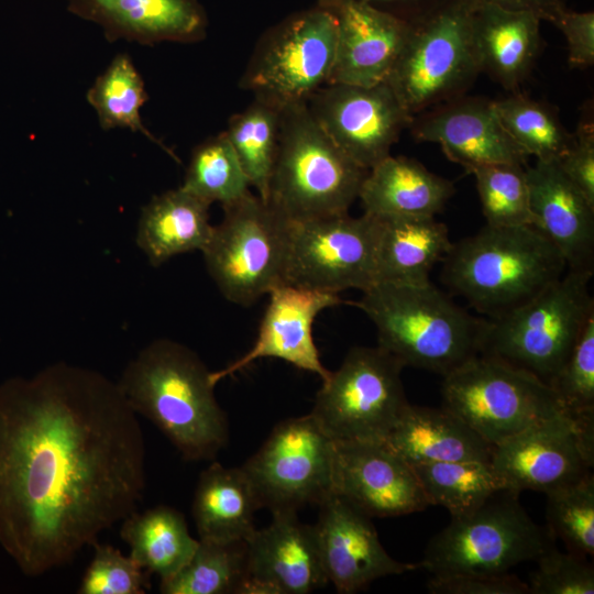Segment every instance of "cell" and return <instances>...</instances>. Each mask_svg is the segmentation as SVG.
<instances>
[{
  "instance_id": "obj_1",
  "label": "cell",
  "mask_w": 594,
  "mask_h": 594,
  "mask_svg": "<svg viewBox=\"0 0 594 594\" xmlns=\"http://www.w3.org/2000/svg\"><path fill=\"white\" fill-rule=\"evenodd\" d=\"M145 441L118 382L57 362L0 384V546L26 576L138 510Z\"/></svg>"
},
{
  "instance_id": "obj_2",
  "label": "cell",
  "mask_w": 594,
  "mask_h": 594,
  "mask_svg": "<svg viewBox=\"0 0 594 594\" xmlns=\"http://www.w3.org/2000/svg\"><path fill=\"white\" fill-rule=\"evenodd\" d=\"M211 373L189 348L158 339L129 362L118 385L134 413L156 426L184 460L206 461L229 440Z\"/></svg>"
},
{
  "instance_id": "obj_3",
  "label": "cell",
  "mask_w": 594,
  "mask_h": 594,
  "mask_svg": "<svg viewBox=\"0 0 594 594\" xmlns=\"http://www.w3.org/2000/svg\"><path fill=\"white\" fill-rule=\"evenodd\" d=\"M355 302L374 323L378 346L405 366L442 376L482 350L488 319L471 315L431 282L375 283Z\"/></svg>"
},
{
  "instance_id": "obj_4",
  "label": "cell",
  "mask_w": 594,
  "mask_h": 594,
  "mask_svg": "<svg viewBox=\"0 0 594 594\" xmlns=\"http://www.w3.org/2000/svg\"><path fill=\"white\" fill-rule=\"evenodd\" d=\"M442 263L443 284L488 319L520 307L568 270L558 249L532 226L485 224L452 242Z\"/></svg>"
},
{
  "instance_id": "obj_5",
  "label": "cell",
  "mask_w": 594,
  "mask_h": 594,
  "mask_svg": "<svg viewBox=\"0 0 594 594\" xmlns=\"http://www.w3.org/2000/svg\"><path fill=\"white\" fill-rule=\"evenodd\" d=\"M367 169L324 132L306 101L280 108L276 160L266 201L290 221L348 212Z\"/></svg>"
},
{
  "instance_id": "obj_6",
  "label": "cell",
  "mask_w": 594,
  "mask_h": 594,
  "mask_svg": "<svg viewBox=\"0 0 594 594\" xmlns=\"http://www.w3.org/2000/svg\"><path fill=\"white\" fill-rule=\"evenodd\" d=\"M470 0H431L409 14L400 54L386 80L415 117L463 95L481 73Z\"/></svg>"
},
{
  "instance_id": "obj_7",
  "label": "cell",
  "mask_w": 594,
  "mask_h": 594,
  "mask_svg": "<svg viewBox=\"0 0 594 594\" xmlns=\"http://www.w3.org/2000/svg\"><path fill=\"white\" fill-rule=\"evenodd\" d=\"M592 275L566 270L520 307L488 319L480 354L503 360L550 385L594 316Z\"/></svg>"
},
{
  "instance_id": "obj_8",
  "label": "cell",
  "mask_w": 594,
  "mask_h": 594,
  "mask_svg": "<svg viewBox=\"0 0 594 594\" xmlns=\"http://www.w3.org/2000/svg\"><path fill=\"white\" fill-rule=\"evenodd\" d=\"M518 496L501 490L473 512L451 517L430 539L420 569L433 576L495 574L536 560L553 538L529 517Z\"/></svg>"
},
{
  "instance_id": "obj_9",
  "label": "cell",
  "mask_w": 594,
  "mask_h": 594,
  "mask_svg": "<svg viewBox=\"0 0 594 594\" xmlns=\"http://www.w3.org/2000/svg\"><path fill=\"white\" fill-rule=\"evenodd\" d=\"M222 208L223 219L201 252L224 298L250 306L285 284L290 220L251 193Z\"/></svg>"
},
{
  "instance_id": "obj_10",
  "label": "cell",
  "mask_w": 594,
  "mask_h": 594,
  "mask_svg": "<svg viewBox=\"0 0 594 594\" xmlns=\"http://www.w3.org/2000/svg\"><path fill=\"white\" fill-rule=\"evenodd\" d=\"M442 377V408L493 447L565 411L549 385L490 355L479 354Z\"/></svg>"
},
{
  "instance_id": "obj_11",
  "label": "cell",
  "mask_w": 594,
  "mask_h": 594,
  "mask_svg": "<svg viewBox=\"0 0 594 594\" xmlns=\"http://www.w3.org/2000/svg\"><path fill=\"white\" fill-rule=\"evenodd\" d=\"M404 367L378 345L352 348L322 381L310 415L336 442L385 441L409 404Z\"/></svg>"
},
{
  "instance_id": "obj_12",
  "label": "cell",
  "mask_w": 594,
  "mask_h": 594,
  "mask_svg": "<svg viewBox=\"0 0 594 594\" xmlns=\"http://www.w3.org/2000/svg\"><path fill=\"white\" fill-rule=\"evenodd\" d=\"M337 21L322 6L296 13L258 43L241 85L279 109L328 84L336 58Z\"/></svg>"
},
{
  "instance_id": "obj_13",
  "label": "cell",
  "mask_w": 594,
  "mask_h": 594,
  "mask_svg": "<svg viewBox=\"0 0 594 594\" xmlns=\"http://www.w3.org/2000/svg\"><path fill=\"white\" fill-rule=\"evenodd\" d=\"M336 443L308 414L277 424L241 469L261 508L296 512L332 494Z\"/></svg>"
},
{
  "instance_id": "obj_14",
  "label": "cell",
  "mask_w": 594,
  "mask_h": 594,
  "mask_svg": "<svg viewBox=\"0 0 594 594\" xmlns=\"http://www.w3.org/2000/svg\"><path fill=\"white\" fill-rule=\"evenodd\" d=\"M378 220L345 213L290 221L285 284L337 293L376 282Z\"/></svg>"
},
{
  "instance_id": "obj_15",
  "label": "cell",
  "mask_w": 594,
  "mask_h": 594,
  "mask_svg": "<svg viewBox=\"0 0 594 594\" xmlns=\"http://www.w3.org/2000/svg\"><path fill=\"white\" fill-rule=\"evenodd\" d=\"M491 463L507 490L548 493L579 481L594 464V414L566 411L493 447Z\"/></svg>"
},
{
  "instance_id": "obj_16",
  "label": "cell",
  "mask_w": 594,
  "mask_h": 594,
  "mask_svg": "<svg viewBox=\"0 0 594 594\" xmlns=\"http://www.w3.org/2000/svg\"><path fill=\"white\" fill-rule=\"evenodd\" d=\"M307 105L330 139L367 170L391 155L414 118L386 81L374 86L326 84Z\"/></svg>"
},
{
  "instance_id": "obj_17",
  "label": "cell",
  "mask_w": 594,
  "mask_h": 594,
  "mask_svg": "<svg viewBox=\"0 0 594 594\" xmlns=\"http://www.w3.org/2000/svg\"><path fill=\"white\" fill-rule=\"evenodd\" d=\"M334 443L332 493L371 518L408 515L429 506L414 468L385 441Z\"/></svg>"
},
{
  "instance_id": "obj_18",
  "label": "cell",
  "mask_w": 594,
  "mask_h": 594,
  "mask_svg": "<svg viewBox=\"0 0 594 594\" xmlns=\"http://www.w3.org/2000/svg\"><path fill=\"white\" fill-rule=\"evenodd\" d=\"M314 526L329 583L340 594H352L373 581L420 569L400 562L383 548L371 517L332 493L320 504Z\"/></svg>"
},
{
  "instance_id": "obj_19",
  "label": "cell",
  "mask_w": 594,
  "mask_h": 594,
  "mask_svg": "<svg viewBox=\"0 0 594 594\" xmlns=\"http://www.w3.org/2000/svg\"><path fill=\"white\" fill-rule=\"evenodd\" d=\"M272 516L246 539L248 575L237 594H307L327 585L315 527L296 512Z\"/></svg>"
},
{
  "instance_id": "obj_20",
  "label": "cell",
  "mask_w": 594,
  "mask_h": 594,
  "mask_svg": "<svg viewBox=\"0 0 594 594\" xmlns=\"http://www.w3.org/2000/svg\"><path fill=\"white\" fill-rule=\"evenodd\" d=\"M420 142L440 145L468 173L476 166L512 163L527 166V155L499 122L493 100L463 95L416 114L409 125Z\"/></svg>"
},
{
  "instance_id": "obj_21",
  "label": "cell",
  "mask_w": 594,
  "mask_h": 594,
  "mask_svg": "<svg viewBox=\"0 0 594 594\" xmlns=\"http://www.w3.org/2000/svg\"><path fill=\"white\" fill-rule=\"evenodd\" d=\"M268 295L270 301L254 345L230 365L211 373L216 385L261 358L283 360L317 374L322 381L330 375L320 361L312 324L320 311L344 302L339 294L280 284Z\"/></svg>"
},
{
  "instance_id": "obj_22",
  "label": "cell",
  "mask_w": 594,
  "mask_h": 594,
  "mask_svg": "<svg viewBox=\"0 0 594 594\" xmlns=\"http://www.w3.org/2000/svg\"><path fill=\"white\" fill-rule=\"evenodd\" d=\"M337 21V47L328 84L374 86L387 80L405 43L408 21L375 6H328Z\"/></svg>"
},
{
  "instance_id": "obj_23",
  "label": "cell",
  "mask_w": 594,
  "mask_h": 594,
  "mask_svg": "<svg viewBox=\"0 0 594 594\" xmlns=\"http://www.w3.org/2000/svg\"><path fill=\"white\" fill-rule=\"evenodd\" d=\"M532 223L563 256L568 270L594 271V206L557 160L526 166Z\"/></svg>"
},
{
  "instance_id": "obj_24",
  "label": "cell",
  "mask_w": 594,
  "mask_h": 594,
  "mask_svg": "<svg viewBox=\"0 0 594 594\" xmlns=\"http://www.w3.org/2000/svg\"><path fill=\"white\" fill-rule=\"evenodd\" d=\"M75 15L101 26L109 42L143 45L199 41L207 19L196 0H66Z\"/></svg>"
},
{
  "instance_id": "obj_25",
  "label": "cell",
  "mask_w": 594,
  "mask_h": 594,
  "mask_svg": "<svg viewBox=\"0 0 594 594\" xmlns=\"http://www.w3.org/2000/svg\"><path fill=\"white\" fill-rule=\"evenodd\" d=\"M540 22L530 11L473 3L472 41L480 72L505 89L516 91L540 51Z\"/></svg>"
},
{
  "instance_id": "obj_26",
  "label": "cell",
  "mask_w": 594,
  "mask_h": 594,
  "mask_svg": "<svg viewBox=\"0 0 594 594\" xmlns=\"http://www.w3.org/2000/svg\"><path fill=\"white\" fill-rule=\"evenodd\" d=\"M385 442L410 465L491 461L493 446L444 408L408 404Z\"/></svg>"
},
{
  "instance_id": "obj_27",
  "label": "cell",
  "mask_w": 594,
  "mask_h": 594,
  "mask_svg": "<svg viewBox=\"0 0 594 594\" xmlns=\"http://www.w3.org/2000/svg\"><path fill=\"white\" fill-rule=\"evenodd\" d=\"M378 220L376 282L426 284L452 246L448 227L435 217L375 216Z\"/></svg>"
},
{
  "instance_id": "obj_28",
  "label": "cell",
  "mask_w": 594,
  "mask_h": 594,
  "mask_svg": "<svg viewBox=\"0 0 594 594\" xmlns=\"http://www.w3.org/2000/svg\"><path fill=\"white\" fill-rule=\"evenodd\" d=\"M454 191L450 180L418 161L388 155L367 170L359 199L371 216L435 217Z\"/></svg>"
},
{
  "instance_id": "obj_29",
  "label": "cell",
  "mask_w": 594,
  "mask_h": 594,
  "mask_svg": "<svg viewBox=\"0 0 594 594\" xmlns=\"http://www.w3.org/2000/svg\"><path fill=\"white\" fill-rule=\"evenodd\" d=\"M210 204L183 187L154 197L138 223L136 244L153 266L189 251H202L212 233Z\"/></svg>"
},
{
  "instance_id": "obj_30",
  "label": "cell",
  "mask_w": 594,
  "mask_h": 594,
  "mask_svg": "<svg viewBox=\"0 0 594 594\" xmlns=\"http://www.w3.org/2000/svg\"><path fill=\"white\" fill-rule=\"evenodd\" d=\"M260 508L241 466L226 468L215 461L200 473L191 506L199 539L246 540L256 529L254 514Z\"/></svg>"
},
{
  "instance_id": "obj_31",
  "label": "cell",
  "mask_w": 594,
  "mask_h": 594,
  "mask_svg": "<svg viewBox=\"0 0 594 594\" xmlns=\"http://www.w3.org/2000/svg\"><path fill=\"white\" fill-rule=\"evenodd\" d=\"M121 539L130 547L131 558L161 581L175 575L194 554L199 539L190 536L185 516L177 509L158 505L142 513L135 510L121 521Z\"/></svg>"
},
{
  "instance_id": "obj_32",
  "label": "cell",
  "mask_w": 594,
  "mask_h": 594,
  "mask_svg": "<svg viewBox=\"0 0 594 594\" xmlns=\"http://www.w3.org/2000/svg\"><path fill=\"white\" fill-rule=\"evenodd\" d=\"M429 505L446 507L451 517L466 515L501 490H507L491 461L432 462L411 465Z\"/></svg>"
},
{
  "instance_id": "obj_33",
  "label": "cell",
  "mask_w": 594,
  "mask_h": 594,
  "mask_svg": "<svg viewBox=\"0 0 594 594\" xmlns=\"http://www.w3.org/2000/svg\"><path fill=\"white\" fill-rule=\"evenodd\" d=\"M103 130L116 128L140 132L172 157L176 155L143 124L140 110L147 100L144 81L128 54L117 55L87 92Z\"/></svg>"
},
{
  "instance_id": "obj_34",
  "label": "cell",
  "mask_w": 594,
  "mask_h": 594,
  "mask_svg": "<svg viewBox=\"0 0 594 594\" xmlns=\"http://www.w3.org/2000/svg\"><path fill=\"white\" fill-rule=\"evenodd\" d=\"M280 109L254 98L242 112L232 116L224 131L257 196L266 201L276 160Z\"/></svg>"
},
{
  "instance_id": "obj_35",
  "label": "cell",
  "mask_w": 594,
  "mask_h": 594,
  "mask_svg": "<svg viewBox=\"0 0 594 594\" xmlns=\"http://www.w3.org/2000/svg\"><path fill=\"white\" fill-rule=\"evenodd\" d=\"M248 575L246 540L199 539L189 561L170 579L161 581L163 594L235 593Z\"/></svg>"
},
{
  "instance_id": "obj_36",
  "label": "cell",
  "mask_w": 594,
  "mask_h": 594,
  "mask_svg": "<svg viewBox=\"0 0 594 594\" xmlns=\"http://www.w3.org/2000/svg\"><path fill=\"white\" fill-rule=\"evenodd\" d=\"M493 103L504 130L527 156L558 160L571 146L573 133L549 105L516 91Z\"/></svg>"
},
{
  "instance_id": "obj_37",
  "label": "cell",
  "mask_w": 594,
  "mask_h": 594,
  "mask_svg": "<svg viewBox=\"0 0 594 594\" xmlns=\"http://www.w3.org/2000/svg\"><path fill=\"white\" fill-rule=\"evenodd\" d=\"M250 182L224 132L193 152L180 187L209 202L229 206L250 194Z\"/></svg>"
},
{
  "instance_id": "obj_38",
  "label": "cell",
  "mask_w": 594,
  "mask_h": 594,
  "mask_svg": "<svg viewBox=\"0 0 594 594\" xmlns=\"http://www.w3.org/2000/svg\"><path fill=\"white\" fill-rule=\"evenodd\" d=\"M482 212L494 227L531 226L526 166L496 163L473 167Z\"/></svg>"
},
{
  "instance_id": "obj_39",
  "label": "cell",
  "mask_w": 594,
  "mask_h": 594,
  "mask_svg": "<svg viewBox=\"0 0 594 594\" xmlns=\"http://www.w3.org/2000/svg\"><path fill=\"white\" fill-rule=\"evenodd\" d=\"M547 530L561 539L570 552L594 553V476L590 472L576 482L546 493Z\"/></svg>"
},
{
  "instance_id": "obj_40",
  "label": "cell",
  "mask_w": 594,
  "mask_h": 594,
  "mask_svg": "<svg viewBox=\"0 0 594 594\" xmlns=\"http://www.w3.org/2000/svg\"><path fill=\"white\" fill-rule=\"evenodd\" d=\"M94 557L87 566L79 594H144L150 587V574L131 556H124L111 544L92 543Z\"/></svg>"
},
{
  "instance_id": "obj_41",
  "label": "cell",
  "mask_w": 594,
  "mask_h": 594,
  "mask_svg": "<svg viewBox=\"0 0 594 594\" xmlns=\"http://www.w3.org/2000/svg\"><path fill=\"white\" fill-rule=\"evenodd\" d=\"M549 386L566 413L594 414V316Z\"/></svg>"
},
{
  "instance_id": "obj_42",
  "label": "cell",
  "mask_w": 594,
  "mask_h": 594,
  "mask_svg": "<svg viewBox=\"0 0 594 594\" xmlns=\"http://www.w3.org/2000/svg\"><path fill=\"white\" fill-rule=\"evenodd\" d=\"M536 561L527 582L529 594H593L594 569L585 557L551 546Z\"/></svg>"
},
{
  "instance_id": "obj_43",
  "label": "cell",
  "mask_w": 594,
  "mask_h": 594,
  "mask_svg": "<svg viewBox=\"0 0 594 594\" xmlns=\"http://www.w3.org/2000/svg\"><path fill=\"white\" fill-rule=\"evenodd\" d=\"M540 20L553 24L565 37L570 67L586 68L594 64L593 11H574L562 3L548 9Z\"/></svg>"
},
{
  "instance_id": "obj_44",
  "label": "cell",
  "mask_w": 594,
  "mask_h": 594,
  "mask_svg": "<svg viewBox=\"0 0 594 594\" xmlns=\"http://www.w3.org/2000/svg\"><path fill=\"white\" fill-rule=\"evenodd\" d=\"M427 588L431 594H529L527 582L510 572L432 575Z\"/></svg>"
},
{
  "instance_id": "obj_45",
  "label": "cell",
  "mask_w": 594,
  "mask_h": 594,
  "mask_svg": "<svg viewBox=\"0 0 594 594\" xmlns=\"http://www.w3.org/2000/svg\"><path fill=\"white\" fill-rule=\"evenodd\" d=\"M568 151L557 160L573 185L594 206V125L582 121L573 133Z\"/></svg>"
},
{
  "instance_id": "obj_46",
  "label": "cell",
  "mask_w": 594,
  "mask_h": 594,
  "mask_svg": "<svg viewBox=\"0 0 594 594\" xmlns=\"http://www.w3.org/2000/svg\"><path fill=\"white\" fill-rule=\"evenodd\" d=\"M340 1H355L369 3L377 8L391 11L403 18H406L418 9L422 8L431 0H318V4L328 6Z\"/></svg>"
},
{
  "instance_id": "obj_47",
  "label": "cell",
  "mask_w": 594,
  "mask_h": 594,
  "mask_svg": "<svg viewBox=\"0 0 594 594\" xmlns=\"http://www.w3.org/2000/svg\"><path fill=\"white\" fill-rule=\"evenodd\" d=\"M472 3L494 4L508 10L530 11L540 19L548 9L564 3V0H470Z\"/></svg>"
}]
</instances>
